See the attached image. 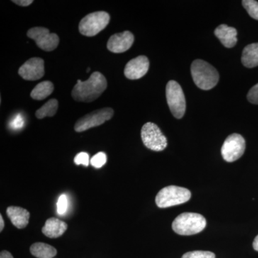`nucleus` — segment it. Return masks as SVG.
Wrapping results in <instances>:
<instances>
[{
  "label": "nucleus",
  "mask_w": 258,
  "mask_h": 258,
  "mask_svg": "<svg viewBox=\"0 0 258 258\" xmlns=\"http://www.w3.org/2000/svg\"><path fill=\"white\" fill-rule=\"evenodd\" d=\"M181 258H216L215 253L210 251H192L186 252Z\"/></svg>",
  "instance_id": "5701e85b"
},
{
  "label": "nucleus",
  "mask_w": 258,
  "mask_h": 258,
  "mask_svg": "<svg viewBox=\"0 0 258 258\" xmlns=\"http://www.w3.org/2000/svg\"><path fill=\"white\" fill-rule=\"evenodd\" d=\"M90 71H91V69H90V68H88V69H87V73H89Z\"/></svg>",
  "instance_id": "2f4dec72"
},
{
  "label": "nucleus",
  "mask_w": 258,
  "mask_h": 258,
  "mask_svg": "<svg viewBox=\"0 0 258 258\" xmlns=\"http://www.w3.org/2000/svg\"><path fill=\"white\" fill-rule=\"evenodd\" d=\"M242 3L249 16L258 20V2L254 0H243Z\"/></svg>",
  "instance_id": "412c9836"
},
{
  "label": "nucleus",
  "mask_w": 258,
  "mask_h": 258,
  "mask_svg": "<svg viewBox=\"0 0 258 258\" xmlns=\"http://www.w3.org/2000/svg\"><path fill=\"white\" fill-rule=\"evenodd\" d=\"M90 162H91V164L93 167L100 169L102 166H104L107 162L106 154L104 152L97 153L96 155L91 158Z\"/></svg>",
  "instance_id": "4be33fe9"
},
{
  "label": "nucleus",
  "mask_w": 258,
  "mask_h": 258,
  "mask_svg": "<svg viewBox=\"0 0 258 258\" xmlns=\"http://www.w3.org/2000/svg\"><path fill=\"white\" fill-rule=\"evenodd\" d=\"M191 192L186 188L168 186L163 188L156 197V204L159 208H167L189 201Z\"/></svg>",
  "instance_id": "20e7f679"
},
{
  "label": "nucleus",
  "mask_w": 258,
  "mask_h": 258,
  "mask_svg": "<svg viewBox=\"0 0 258 258\" xmlns=\"http://www.w3.org/2000/svg\"><path fill=\"white\" fill-rule=\"evenodd\" d=\"M110 15L104 11L95 12L85 16L79 23V32L86 37H93L109 24Z\"/></svg>",
  "instance_id": "39448f33"
},
{
  "label": "nucleus",
  "mask_w": 258,
  "mask_h": 258,
  "mask_svg": "<svg viewBox=\"0 0 258 258\" xmlns=\"http://www.w3.org/2000/svg\"><path fill=\"white\" fill-rule=\"evenodd\" d=\"M18 74L26 81H37L45 75L44 60L40 57L29 59L19 69Z\"/></svg>",
  "instance_id": "9b49d317"
},
{
  "label": "nucleus",
  "mask_w": 258,
  "mask_h": 258,
  "mask_svg": "<svg viewBox=\"0 0 258 258\" xmlns=\"http://www.w3.org/2000/svg\"><path fill=\"white\" fill-rule=\"evenodd\" d=\"M134 42L132 32L124 31L114 34L110 37L107 43V48L113 53H122L129 50Z\"/></svg>",
  "instance_id": "ddd939ff"
},
{
  "label": "nucleus",
  "mask_w": 258,
  "mask_h": 258,
  "mask_svg": "<svg viewBox=\"0 0 258 258\" xmlns=\"http://www.w3.org/2000/svg\"><path fill=\"white\" fill-rule=\"evenodd\" d=\"M168 106L176 118H181L186 111V99L182 88L177 82L170 81L166 87Z\"/></svg>",
  "instance_id": "423d86ee"
},
{
  "label": "nucleus",
  "mask_w": 258,
  "mask_h": 258,
  "mask_svg": "<svg viewBox=\"0 0 258 258\" xmlns=\"http://www.w3.org/2000/svg\"><path fill=\"white\" fill-rule=\"evenodd\" d=\"M54 91L53 83L50 81H43L38 83L32 90L30 96L36 101H42L50 96Z\"/></svg>",
  "instance_id": "6ab92c4d"
},
{
  "label": "nucleus",
  "mask_w": 258,
  "mask_h": 258,
  "mask_svg": "<svg viewBox=\"0 0 258 258\" xmlns=\"http://www.w3.org/2000/svg\"><path fill=\"white\" fill-rule=\"evenodd\" d=\"M114 111L111 108H103L84 115L76 121L74 129L76 132H83L93 127L99 126L113 118Z\"/></svg>",
  "instance_id": "6e6552de"
},
{
  "label": "nucleus",
  "mask_w": 258,
  "mask_h": 258,
  "mask_svg": "<svg viewBox=\"0 0 258 258\" xmlns=\"http://www.w3.org/2000/svg\"><path fill=\"white\" fill-rule=\"evenodd\" d=\"M68 206H69V202H68L67 196L66 195H61L57 203V213L60 215H64L67 212Z\"/></svg>",
  "instance_id": "b1692460"
},
{
  "label": "nucleus",
  "mask_w": 258,
  "mask_h": 258,
  "mask_svg": "<svg viewBox=\"0 0 258 258\" xmlns=\"http://www.w3.org/2000/svg\"><path fill=\"white\" fill-rule=\"evenodd\" d=\"M253 248L254 250L258 251V235L253 241Z\"/></svg>",
  "instance_id": "7c9ffc66"
},
{
  "label": "nucleus",
  "mask_w": 258,
  "mask_h": 258,
  "mask_svg": "<svg viewBox=\"0 0 258 258\" xmlns=\"http://www.w3.org/2000/svg\"><path fill=\"white\" fill-rule=\"evenodd\" d=\"M89 154L86 152H80L74 158V162L76 165H89Z\"/></svg>",
  "instance_id": "393cba45"
},
{
  "label": "nucleus",
  "mask_w": 258,
  "mask_h": 258,
  "mask_svg": "<svg viewBox=\"0 0 258 258\" xmlns=\"http://www.w3.org/2000/svg\"><path fill=\"white\" fill-rule=\"evenodd\" d=\"M245 141L238 134H232L225 139L221 149L222 157L227 162H233L243 155Z\"/></svg>",
  "instance_id": "9d476101"
},
{
  "label": "nucleus",
  "mask_w": 258,
  "mask_h": 258,
  "mask_svg": "<svg viewBox=\"0 0 258 258\" xmlns=\"http://www.w3.org/2000/svg\"><path fill=\"white\" fill-rule=\"evenodd\" d=\"M27 35L35 40V43L40 49L47 52L55 50L60 42V38L57 34L50 33L48 29L42 27L30 29Z\"/></svg>",
  "instance_id": "1a4fd4ad"
},
{
  "label": "nucleus",
  "mask_w": 258,
  "mask_h": 258,
  "mask_svg": "<svg viewBox=\"0 0 258 258\" xmlns=\"http://www.w3.org/2000/svg\"><path fill=\"white\" fill-rule=\"evenodd\" d=\"M24 124H25V120L21 114L17 115L10 123V127L13 129H21Z\"/></svg>",
  "instance_id": "bb28decb"
},
{
  "label": "nucleus",
  "mask_w": 258,
  "mask_h": 258,
  "mask_svg": "<svg viewBox=\"0 0 258 258\" xmlns=\"http://www.w3.org/2000/svg\"><path fill=\"white\" fill-rule=\"evenodd\" d=\"M12 2L21 7H28L33 3V0H13Z\"/></svg>",
  "instance_id": "cd10ccee"
},
{
  "label": "nucleus",
  "mask_w": 258,
  "mask_h": 258,
  "mask_svg": "<svg viewBox=\"0 0 258 258\" xmlns=\"http://www.w3.org/2000/svg\"><path fill=\"white\" fill-rule=\"evenodd\" d=\"M106 88V78L101 73L96 71L91 75L87 81L78 80L71 95L76 101L91 103L99 98Z\"/></svg>",
  "instance_id": "f257e3e1"
},
{
  "label": "nucleus",
  "mask_w": 258,
  "mask_h": 258,
  "mask_svg": "<svg viewBox=\"0 0 258 258\" xmlns=\"http://www.w3.org/2000/svg\"><path fill=\"white\" fill-rule=\"evenodd\" d=\"M194 82L200 89L208 91L217 86L220 76L213 66L206 61L195 60L191 66Z\"/></svg>",
  "instance_id": "f03ea898"
},
{
  "label": "nucleus",
  "mask_w": 258,
  "mask_h": 258,
  "mask_svg": "<svg viewBox=\"0 0 258 258\" xmlns=\"http://www.w3.org/2000/svg\"><path fill=\"white\" fill-rule=\"evenodd\" d=\"M206 225V219L203 215L192 212H184L174 220L172 229L178 235H192L201 232Z\"/></svg>",
  "instance_id": "7ed1b4c3"
},
{
  "label": "nucleus",
  "mask_w": 258,
  "mask_h": 258,
  "mask_svg": "<svg viewBox=\"0 0 258 258\" xmlns=\"http://www.w3.org/2000/svg\"><path fill=\"white\" fill-rule=\"evenodd\" d=\"M67 229L68 225L66 222L55 217H51L45 222L42 232L49 238H57L63 235Z\"/></svg>",
  "instance_id": "4468645a"
},
{
  "label": "nucleus",
  "mask_w": 258,
  "mask_h": 258,
  "mask_svg": "<svg viewBox=\"0 0 258 258\" xmlns=\"http://www.w3.org/2000/svg\"><path fill=\"white\" fill-rule=\"evenodd\" d=\"M247 97V100L251 103L258 104V83L249 90Z\"/></svg>",
  "instance_id": "a878e982"
},
{
  "label": "nucleus",
  "mask_w": 258,
  "mask_h": 258,
  "mask_svg": "<svg viewBox=\"0 0 258 258\" xmlns=\"http://www.w3.org/2000/svg\"><path fill=\"white\" fill-rule=\"evenodd\" d=\"M30 252L37 258H54L57 254V249L50 244L36 242L30 247Z\"/></svg>",
  "instance_id": "a211bd4d"
},
{
  "label": "nucleus",
  "mask_w": 258,
  "mask_h": 258,
  "mask_svg": "<svg viewBox=\"0 0 258 258\" xmlns=\"http://www.w3.org/2000/svg\"><path fill=\"white\" fill-rule=\"evenodd\" d=\"M5 227V222L3 220V215H0V232H3Z\"/></svg>",
  "instance_id": "c756f323"
},
{
  "label": "nucleus",
  "mask_w": 258,
  "mask_h": 258,
  "mask_svg": "<svg viewBox=\"0 0 258 258\" xmlns=\"http://www.w3.org/2000/svg\"><path fill=\"white\" fill-rule=\"evenodd\" d=\"M0 258H14L12 254L8 251L3 250L2 251L1 254H0Z\"/></svg>",
  "instance_id": "c85d7f7f"
},
{
  "label": "nucleus",
  "mask_w": 258,
  "mask_h": 258,
  "mask_svg": "<svg viewBox=\"0 0 258 258\" xmlns=\"http://www.w3.org/2000/svg\"><path fill=\"white\" fill-rule=\"evenodd\" d=\"M215 35L227 48H232L237 44V30L227 25H220L217 27L215 30Z\"/></svg>",
  "instance_id": "dca6fc26"
},
{
  "label": "nucleus",
  "mask_w": 258,
  "mask_h": 258,
  "mask_svg": "<svg viewBox=\"0 0 258 258\" xmlns=\"http://www.w3.org/2000/svg\"><path fill=\"white\" fill-rule=\"evenodd\" d=\"M242 62L249 69L258 66V43L247 45L242 51Z\"/></svg>",
  "instance_id": "f3484780"
},
{
  "label": "nucleus",
  "mask_w": 258,
  "mask_h": 258,
  "mask_svg": "<svg viewBox=\"0 0 258 258\" xmlns=\"http://www.w3.org/2000/svg\"><path fill=\"white\" fill-rule=\"evenodd\" d=\"M7 215L17 228L23 229L28 226L30 214L20 207L11 206L7 209Z\"/></svg>",
  "instance_id": "2eb2a0df"
},
{
  "label": "nucleus",
  "mask_w": 258,
  "mask_h": 258,
  "mask_svg": "<svg viewBox=\"0 0 258 258\" xmlns=\"http://www.w3.org/2000/svg\"><path fill=\"white\" fill-rule=\"evenodd\" d=\"M58 108V101L55 98L49 100L45 104L35 112V115L38 119H42L45 117H52L56 114Z\"/></svg>",
  "instance_id": "aec40b11"
},
{
  "label": "nucleus",
  "mask_w": 258,
  "mask_h": 258,
  "mask_svg": "<svg viewBox=\"0 0 258 258\" xmlns=\"http://www.w3.org/2000/svg\"><path fill=\"white\" fill-rule=\"evenodd\" d=\"M141 135L144 146L151 150L161 152L167 147V139L155 123H145L142 127Z\"/></svg>",
  "instance_id": "0eeeda50"
},
{
  "label": "nucleus",
  "mask_w": 258,
  "mask_h": 258,
  "mask_svg": "<svg viewBox=\"0 0 258 258\" xmlns=\"http://www.w3.org/2000/svg\"><path fill=\"white\" fill-rule=\"evenodd\" d=\"M149 69V59L146 56L140 55L132 59L126 64L124 75L128 79H140L147 74Z\"/></svg>",
  "instance_id": "f8f14e48"
}]
</instances>
